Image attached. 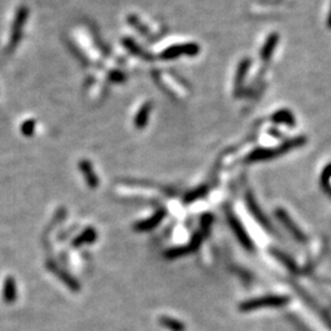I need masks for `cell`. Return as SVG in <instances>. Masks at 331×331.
<instances>
[{
  "label": "cell",
  "mask_w": 331,
  "mask_h": 331,
  "mask_svg": "<svg viewBox=\"0 0 331 331\" xmlns=\"http://www.w3.org/2000/svg\"><path fill=\"white\" fill-rule=\"evenodd\" d=\"M159 323L163 325V326L167 327V329H170L171 331H184L185 330L184 325L180 323V321L176 320V319H172V318L163 317V318L159 319Z\"/></svg>",
  "instance_id": "6"
},
{
  "label": "cell",
  "mask_w": 331,
  "mask_h": 331,
  "mask_svg": "<svg viewBox=\"0 0 331 331\" xmlns=\"http://www.w3.org/2000/svg\"><path fill=\"white\" fill-rule=\"evenodd\" d=\"M288 303H290V298L287 296L272 294V296H264L245 300V302L239 305V311L253 312L265 308H282V307L288 305Z\"/></svg>",
  "instance_id": "1"
},
{
  "label": "cell",
  "mask_w": 331,
  "mask_h": 331,
  "mask_svg": "<svg viewBox=\"0 0 331 331\" xmlns=\"http://www.w3.org/2000/svg\"><path fill=\"white\" fill-rule=\"evenodd\" d=\"M227 218H228V224H230L232 231L234 232L236 237L238 238V240L242 243L243 245L245 246L246 251H253L254 249V243L252 242L251 238H249L248 233L243 227V225L240 224V221L238 218L236 217L234 213H232L230 210H227Z\"/></svg>",
  "instance_id": "3"
},
{
  "label": "cell",
  "mask_w": 331,
  "mask_h": 331,
  "mask_svg": "<svg viewBox=\"0 0 331 331\" xmlns=\"http://www.w3.org/2000/svg\"><path fill=\"white\" fill-rule=\"evenodd\" d=\"M246 205L249 207V211H251L253 215H254V217L257 221L260 224L261 226H264L265 228H266L267 231H271V226H270V222L267 221L266 216L264 215V212L261 211L260 209H259L258 204L255 203L254 198L252 197V195H246Z\"/></svg>",
  "instance_id": "5"
},
{
  "label": "cell",
  "mask_w": 331,
  "mask_h": 331,
  "mask_svg": "<svg viewBox=\"0 0 331 331\" xmlns=\"http://www.w3.org/2000/svg\"><path fill=\"white\" fill-rule=\"evenodd\" d=\"M15 292H16V288H15L14 281L11 279L7 280L4 288V297L8 302H13L15 299Z\"/></svg>",
  "instance_id": "7"
},
{
  "label": "cell",
  "mask_w": 331,
  "mask_h": 331,
  "mask_svg": "<svg viewBox=\"0 0 331 331\" xmlns=\"http://www.w3.org/2000/svg\"><path fill=\"white\" fill-rule=\"evenodd\" d=\"M275 215H276V217L279 218V221L285 226L286 230L290 232L292 236L294 237V239H296L297 242H299V243L308 242V237H307V234L302 230H300L299 227H298L296 222H294L293 219L290 217V215H288V213L286 212L284 209H281V207L276 209Z\"/></svg>",
  "instance_id": "2"
},
{
  "label": "cell",
  "mask_w": 331,
  "mask_h": 331,
  "mask_svg": "<svg viewBox=\"0 0 331 331\" xmlns=\"http://www.w3.org/2000/svg\"><path fill=\"white\" fill-rule=\"evenodd\" d=\"M159 217H162V215H159L158 217L157 216H156V217H152L151 221H147V222H143V224H140L139 225V227L141 228V230H150V228L152 227L153 225H156V224H158L159 222Z\"/></svg>",
  "instance_id": "8"
},
{
  "label": "cell",
  "mask_w": 331,
  "mask_h": 331,
  "mask_svg": "<svg viewBox=\"0 0 331 331\" xmlns=\"http://www.w3.org/2000/svg\"><path fill=\"white\" fill-rule=\"evenodd\" d=\"M329 26L331 27V11H330V17H329Z\"/></svg>",
  "instance_id": "9"
},
{
  "label": "cell",
  "mask_w": 331,
  "mask_h": 331,
  "mask_svg": "<svg viewBox=\"0 0 331 331\" xmlns=\"http://www.w3.org/2000/svg\"><path fill=\"white\" fill-rule=\"evenodd\" d=\"M299 144H300V141H292V143L286 144L285 146L279 147V149L264 150V151H257V152L252 153V155L249 156V161H263V159H267V158L275 157V156L281 155V153L288 151V150H290L291 147L298 146V145H299Z\"/></svg>",
  "instance_id": "4"
}]
</instances>
